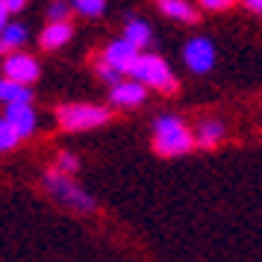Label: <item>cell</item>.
<instances>
[{"label":"cell","instance_id":"1","mask_svg":"<svg viewBox=\"0 0 262 262\" xmlns=\"http://www.w3.org/2000/svg\"><path fill=\"white\" fill-rule=\"evenodd\" d=\"M41 189L48 191L50 201H56L59 206L71 209L77 215H95L97 212V201L92 191H85L71 174H62L50 165L45 174H41Z\"/></svg>","mask_w":262,"mask_h":262},{"label":"cell","instance_id":"2","mask_svg":"<svg viewBox=\"0 0 262 262\" xmlns=\"http://www.w3.org/2000/svg\"><path fill=\"white\" fill-rule=\"evenodd\" d=\"M198 147L194 130L180 115H159L154 121V154L165 159L186 156Z\"/></svg>","mask_w":262,"mask_h":262},{"label":"cell","instance_id":"3","mask_svg":"<svg viewBox=\"0 0 262 262\" xmlns=\"http://www.w3.org/2000/svg\"><path fill=\"white\" fill-rule=\"evenodd\" d=\"M112 109L100 103H62L56 106V124L65 133H89L109 124Z\"/></svg>","mask_w":262,"mask_h":262},{"label":"cell","instance_id":"4","mask_svg":"<svg viewBox=\"0 0 262 262\" xmlns=\"http://www.w3.org/2000/svg\"><path fill=\"white\" fill-rule=\"evenodd\" d=\"M127 77L139 80L142 85L154 89V92H162V95H174L180 89L174 71L168 68V62L162 56H156V53H144V50L139 53V59L133 62V68Z\"/></svg>","mask_w":262,"mask_h":262},{"label":"cell","instance_id":"5","mask_svg":"<svg viewBox=\"0 0 262 262\" xmlns=\"http://www.w3.org/2000/svg\"><path fill=\"white\" fill-rule=\"evenodd\" d=\"M3 77H9L15 83L33 85L38 77H41V65H38V59L30 56L27 50H12V53H6V59H3Z\"/></svg>","mask_w":262,"mask_h":262},{"label":"cell","instance_id":"6","mask_svg":"<svg viewBox=\"0 0 262 262\" xmlns=\"http://www.w3.org/2000/svg\"><path fill=\"white\" fill-rule=\"evenodd\" d=\"M183 62L191 74H209L215 65V45L206 36H194L183 48Z\"/></svg>","mask_w":262,"mask_h":262},{"label":"cell","instance_id":"7","mask_svg":"<svg viewBox=\"0 0 262 262\" xmlns=\"http://www.w3.org/2000/svg\"><path fill=\"white\" fill-rule=\"evenodd\" d=\"M144 100H147V85H142L133 77L109 85V103L115 109H139Z\"/></svg>","mask_w":262,"mask_h":262},{"label":"cell","instance_id":"8","mask_svg":"<svg viewBox=\"0 0 262 262\" xmlns=\"http://www.w3.org/2000/svg\"><path fill=\"white\" fill-rule=\"evenodd\" d=\"M139 53H142V50L136 48L133 41H127V38L121 36V38H115V41H109L106 48H103V53H100V59L106 62V65H112V68H118L121 74H130L133 62L139 59Z\"/></svg>","mask_w":262,"mask_h":262},{"label":"cell","instance_id":"9","mask_svg":"<svg viewBox=\"0 0 262 262\" xmlns=\"http://www.w3.org/2000/svg\"><path fill=\"white\" fill-rule=\"evenodd\" d=\"M3 118L12 124L21 139L36 136V130H38V115L33 109V103H9V106H3Z\"/></svg>","mask_w":262,"mask_h":262},{"label":"cell","instance_id":"10","mask_svg":"<svg viewBox=\"0 0 262 262\" xmlns=\"http://www.w3.org/2000/svg\"><path fill=\"white\" fill-rule=\"evenodd\" d=\"M71 38H74L71 21H48L45 30H41V36H38V45H41V50H59V48H65Z\"/></svg>","mask_w":262,"mask_h":262},{"label":"cell","instance_id":"11","mask_svg":"<svg viewBox=\"0 0 262 262\" xmlns=\"http://www.w3.org/2000/svg\"><path fill=\"white\" fill-rule=\"evenodd\" d=\"M224 136H227V127H224V121H218V118H206V121H201V124L194 127L198 147H203V150L218 147V144L224 142Z\"/></svg>","mask_w":262,"mask_h":262},{"label":"cell","instance_id":"12","mask_svg":"<svg viewBox=\"0 0 262 262\" xmlns=\"http://www.w3.org/2000/svg\"><path fill=\"white\" fill-rule=\"evenodd\" d=\"M156 9L180 24H198V9L191 6L189 0H156Z\"/></svg>","mask_w":262,"mask_h":262},{"label":"cell","instance_id":"13","mask_svg":"<svg viewBox=\"0 0 262 262\" xmlns=\"http://www.w3.org/2000/svg\"><path fill=\"white\" fill-rule=\"evenodd\" d=\"M0 103L3 106H9V103H33V92L24 83H15L9 77H0Z\"/></svg>","mask_w":262,"mask_h":262},{"label":"cell","instance_id":"14","mask_svg":"<svg viewBox=\"0 0 262 262\" xmlns=\"http://www.w3.org/2000/svg\"><path fill=\"white\" fill-rule=\"evenodd\" d=\"M124 38L133 41L139 50H144L154 41V30H150V24L142 21V18H127V24H124Z\"/></svg>","mask_w":262,"mask_h":262},{"label":"cell","instance_id":"15","mask_svg":"<svg viewBox=\"0 0 262 262\" xmlns=\"http://www.w3.org/2000/svg\"><path fill=\"white\" fill-rule=\"evenodd\" d=\"M0 38H3V45L9 48V53H12V50H21V48H24L27 38H30V33H27L24 24H15V21H9V24H6V30L0 33Z\"/></svg>","mask_w":262,"mask_h":262},{"label":"cell","instance_id":"16","mask_svg":"<svg viewBox=\"0 0 262 262\" xmlns=\"http://www.w3.org/2000/svg\"><path fill=\"white\" fill-rule=\"evenodd\" d=\"M21 142H24V139L15 133V127L3 118V115H0V154H9V150H15Z\"/></svg>","mask_w":262,"mask_h":262},{"label":"cell","instance_id":"17","mask_svg":"<svg viewBox=\"0 0 262 262\" xmlns=\"http://www.w3.org/2000/svg\"><path fill=\"white\" fill-rule=\"evenodd\" d=\"M53 168L62 171V174H71V177H74V174L80 171V156L71 154V150H59L56 159H53Z\"/></svg>","mask_w":262,"mask_h":262},{"label":"cell","instance_id":"18","mask_svg":"<svg viewBox=\"0 0 262 262\" xmlns=\"http://www.w3.org/2000/svg\"><path fill=\"white\" fill-rule=\"evenodd\" d=\"M71 6L80 15H85V18H97L106 9V0H71Z\"/></svg>","mask_w":262,"mask_h":262},{"label":"cell","instance_id":"19","mask_svg":"<svg viewBox=\"0 0 262 262\" xmlns=\"http://www.w3.org/2000/svg\"><path fill=\"white\" fill-rule=\"evenodd\" d=\"M95 71H97V77H100L103 83H109V85L121 83V80L127 77V74H121L118 68H112V65H106V62H103V59H100V62H97V65H95Z\"/></svg>","mask_w":262,"mask_h":262},{"label":"cell","instance_id":"20","mask_svg":"<svg viewBox=\"0 0 262 262\" xmlns=\"http://www.w3.org/2000/svg\"><path fill=\"white\" fill-rule=\"evenodd\" d=\"M68 15H71V3L65 0H53L48 6V21H68Z\"/></svg>","mask_w":262,"mask_h":262},{"label":"cell","instance_id":"21","mask_svg":"<svg viewBox=\"0 0 262 262\" xmlns=\"http://www.w3.org/2000/svg\"><path fill=\"white\" fill-rule=\"evenodd\" d=\"M236 0H201L203 9H209V12H221V9H230Z\"/></svg>","mask_w":262,"mask_h":262},{"label":"cell","instance_id":"22","mask_svg":"<svg viewBox=\"0 0 262 262\" xmlns=\"http://www.w3.org/2000/svg\"><path fill=\"white\" fill-rule=\"evenodd\" d=\"M27 3H30V0H3V6H6L12 15H15V12H24Z\"/></svg>","mask_w":262,"mask_h":262},{"label":"cell","instance_id":"23","mask_svg":"<svg viewBox=\"0 0 262 262\" xmlns=\"http://www.w3.org/2000/svg\"><path fill=\"white\" fill-rule=\"evenodd\" d=\"M9 9H6V6H3V0H0V33H3V30H6V24H9Z\"/></svg>","mask_w":262,"mask_h":262},{"label":"cell","instance_id":"24","mask_svg":"<svg viewBox=\"0 0 262 262\" xmlns=\"http://www.w3.org/2000/svg\"><path fill=\"white\" fill-rule=\"evenodd\" d=\"M245 6H248L250 12H256V15H262V0H245Z\"/></svg>","mask_w":262,"mask_h":262},{"label":"cell","instance_id":"25","mask_svg":"<svg viewBox=\"0 0 262 262\" xmlns=\"http://www.w3.org/2000/svg\"><path fill=\"white\" fill-rule=\"evenodd\" d=\"M0 53H9V48H6V45H3V38H0Z\"/></svg>","mask_w":262,"mask_h":262}]
</instances>
